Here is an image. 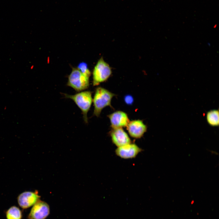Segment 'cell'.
Returning <instances> with one entry per match:
<instances>
[{"mask_svg": "<svg viewBox=\"0 0 219 219\" xmlns=\"http://www.w3.org/2000/svg\"><path fill=\"white\" fill-rule=\"evenodd\" d=\"M66 98L72 100L81 110L84 121L88 123L87 113L92 103V92L89 91H82L74 95L63 94Z\"/></svg>", "mask_w": 219, "mask_h": 219, "instance_id": "obj_1", "label": "cell"}, {"mask_svg": "<svg viewBox=\"0 0 219 219\" xmlns=\"http://www.w3.org/2000/svg\"><path fill=\"white\" fill-rule=\"evenodd\" d=\"M115 96L114 93L103 88L97 87L92 99L94 106L93 115L98 117L104 108L107 106L112 107L111 100Z\"/></svg>", "mask_w": 219, "mask_h": 219, "instance_id": "obj_2", "label": "cell"}, {"mask_svg": "<svg viewBox=\"0 0 219 219\" xmlns=\"http://www.w3.org/2000/svg\"><path fill=\"white\" fill-rule=\"evenodd\" d=\"M89 78L83 74L77 68H73L68 76L67 85L77 92L82 91L89 87Z\"/></svg>", "mask_w": 219, "mask_h": 219, "instance_id": "obj_3", "label": "cell"}, {"mask_svg": "<svg viewBox=\"0 0 219 219\" xmlns=\"http://www.w3.org/2000/svg\"><path fill=\"white\" fill-rule=\"evenodd\" d=\"M111 74L112 70L110 66L101 57L97 62L93 71V85H98L105 81Z\"/></svg>", "mask_w": 219, "mask_h": 219, "instance_id": "obj_4", "label": "cell"}, {"mask_svg": "<svg viewBox=\"0 0 219 219\" xmlns=\"http://www.w3.org/2000/svg\"><path fill=\"white\" fill-rule=\"evenodd\" d=\"M50 212V207L48 204L39 200L33 206L27 218L45 219L49 215Z\"/></svg>", "mask_w": 219, "mask_h": 219, "instance_id": "obj_5", "label": "cell"}, {"mask_svg": "<svg viewBox=\"0 0 219 219\" xmlns=\"http://www.w3.org/2000/svg\"><path fill=\"white\" fill-rule=\"evenodd\" d=\"M40 196L37 191H26L19 194L17 198L19 206L23 209H26L33 206L40 199Z\"/></svg>", "mask_w": 219, "mask_h": 219, "instance_id": "obj_6", "label": "cell"}, {"mask_svg": "<svg viewBox=\"0 0 219 219\" xmlns=\"http://www.w3.org/2000/svg\"><path fill=\"white\" fill-rule=\"evenodd\" d=\"M142 151V149L136 144L131 143L117 147L115 152L117 156L127 159L135 158Z\"/></svg>", "mask_w": 219, "mask_h": 219, "instance_id": "obj_7", "label": "cell"}, {"mask_svg": "<svg viewBox=\"0 0 219 219\" xmlns=\"http://www.w3.org/2000/svg\"><path fill=\"white\" fill-rule=\"evenodd\" d=\"M110 135L112 142L118 147L131 143L130 138L122 128H113Z\"/></svg>", "mask_w": 219, "mask_h": 219, "instance_id": "obj_8", "label": "cell"}, {"mask_svg": "<svg viewBox=\"0 0 219 219\" xmlns=\"http://www.w3.org/2000/svg\"><path fill=\"white\" fill-rule=\"evenodd\" d=\"M126 127L129 135L137 139L142 137L147 130L146 125L140 120L130 121Z\"/></svg>", "mask_w": 219, "mask_h": 219, "instance_id": "obj_9", "label": "cell"}, {"mask_svg": "<svg viewBox=\"0 0 219 219\" xmlns=\"http://www.w3.org/2000/svg\"><path fill=\"white\" fill-rule=\"evenodd\" d=\"M108 117L112 128L126 127L130 121L127 114L121 111H116Z\"/></svg>", "mask_w": 219, "mask_h": 219, "instance_id": "obj_10", "label": "cell"}, {"mask_svg": "<svg viewBox=\"0 0 219 219\" xmlns=\"http://www.w3.org/2000/svg\"><path fill=\"white\" fill-rule=\"evenodd\" d=\"M5 216L7 219H22L23 213L19 207L13 206L6 210Z\"/></svg>", "mask_w": 219, "mask_h": 219, "instance_id": "obj_11", "label": "cell"}, {"mask_svg": "<svg viewBox=\"0 0 219 219\" xmlns=\"http://www.w3.org/2000/svg\"><path fill=\"white\" fill-rule=\"evenodd\" d=\"M219 115L218 110H212L208 111L207 113L206 116L207 120L208 123L212 126H218Z\"/></svg>", "mask_w": 219, "mask_h": 219, "instance_id": "obj_12", "label": "cell"}, {"mask_svg": "<svg viewBox=\"0 0 219 219\" xmlns=\"http://www.w3.org/2000/svg\"><path fill=\"white\" fill-rule=\"evenodd\" d=\"M77 68L84 75L89 77L91 75V73L89 70L87 64L85 62H82L80 63L78 65Z\"/></svg>", "mask_w": 219, "mask_h": 219, "instance_id": "obj_13", "label": "cell"}, {"mask_svg": "<svg viewBox=\"0 0 219 219\" xmlns=\"http://www.w3.org/2000/svg\"><path fill=\"white\" fill-rule=\"evenodd\" d=\"M126 102L128 104H131L133 102V99L131 96H126L125 99Z\"/></svg>", "mask_w": 219, "mask_h": 219, "instance_id": "obj_14", "label": "cell"}]
</instances>
